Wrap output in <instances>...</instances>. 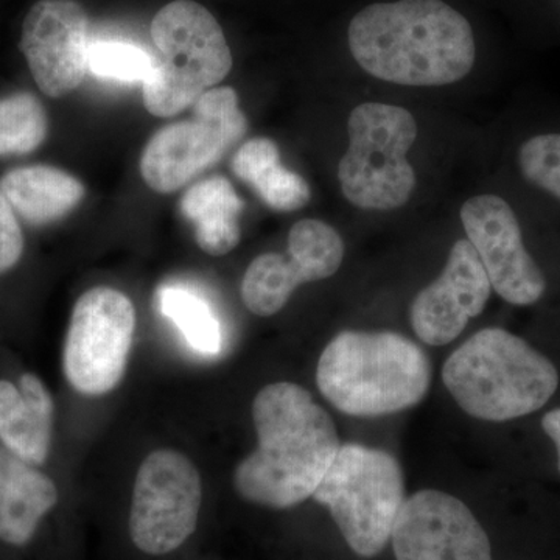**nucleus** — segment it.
Listing matches in <instances>:
<instances>
[{
	"mask_svg": "<svg viewBox=\"0 0 560 560\" xmlns=\"http://www.w3.org/2000/svg\"><path fill=\"white\" fill-rule=\"evenodd\" d=\"M24 254V235L16 213L0 194V275L11 270Z\"/></svg>",
	"mask_w": 560,
	"mask_h": 560,
	"instance_id": "obj_25",
	"label": "nucleus"
},
{
	"mask_svg": "<svg viewBox=\"0 0 560 560\" xmlns=\"http://www.w3.org/2000/svg\"><path fill=\"white\" fill-rule=\"evenodd\" d=\"M90 18L75 0H39L22 24V55L47 97L79 90L90 70Z\"/></svg>",
	"mask_w": 560,
	"mask_h": 560,
	"instance_id": "obj_13",
	"label": "nucleus"
},
{
	"mask_svg": "<svg viewBox=\"0 0 560 560\" xmlns=\"http://www.w3.org/2000/svg\"><path fill=\"white\" fill-rule=\"evenodd\" d=\"M345 243L330 224L301 220L291 228L289 254L256 257L242 280V300L257 316L282 311L302 283L318 282L340 270Z\"/></svg>",
	"mask_w": 560,
	"mask_h": 560,
	"instance_id": "obj_11",
	"label": "nucleus"
},
{
	"mask_svg": "<svg viewBox=\"0 0 560 560\" xmlns=\"http://www.w3.org/2000/svg\"><path fill=\"white\" fill-rule=\"evenodd\" d=\"M541 429L550 438L552 444H555L556 452H558V469L560 474V408H555V410L544 415V418H541Z\"/></svg>",
	"mask_w": 560,
	"mask_h": 560,
	"instance_id": "obj_26",
	"label": "nucleus"
},
{
	"mask_svg": "<svg viewBox=\"0 0 560 560\" xmlns=\"http://www.w3.org/2000/svg\"><path fill=\"white\" fill-rule=\"evenodd\" d=\"M201 477L183 453L156 451L143 460L132 489L130 534L147 555L175 551L197 529Z\"/></svg>",
	"mask_w": 560,
	"mask_h": 560,
	"instance_id": "obj_10",
	"label": "nucleus"
},
{
	"mask_svg": "<svg viewBox=\"0 0 560 560\" xmlns=\"http://www.w3.org/2000/svg\"><path fill=\"white\" fill-rule=\"evenodd\" d=\"M194 106L190 120L162 128L140 158V175L158 194L183 189L215 165L248 131L237 92L231 88H213Z\"/></svg>",
	"mask_w": 560,
	"mask_h": 560,
	"instance_id": "obj_8",
	"label": "nucleus"
},
{
	"mask_svg": "<svg viewBox=\"0 0 560 560\" xmlns=\"http://www.w3.org/2000/svg\"><path fill=\"white\" fill-rule=\"evenodd\" d=\"M135 330V305L127 294L109 287L86 291L73 307L62 353L70 386L88 396L116 388L127 370Z\"/></svg>",
	"mask_w": 560,
	"mask_h": 560,
	"instance_id": "obj_9",
	"label": "nucleus"
},
{
	"mask_svg": "<svg viewBox=\"0 0 560 560\" xmlns=\"http://www.w3.org/2000/svg\"><path fill=\"white\" fill-rule=\"evenodd\" d=\"M158 304L183 331L191 349L202 355H217L221 350V326L209 302L197 293L179 285H165L158 291Z\"/></svg>",
	"mask_w": 560,
	"mask_h": 560,
	"instance_id": "obj_21",
	"label": "nucleus"
},
{
	"mask_svg": "<svg viewBox=\"0 0 560 560\" xmlns=\"http://www.w3.org/2000/svg\"><path fill=\"white\" fill-rule=\"evenodd\" d=\"M57 501V486L49 477L0 447V540L16 547L28 544Z\"/></svg>",
	"mask_w": 560,
	"mask_h": 560,
	"instance_id": "obj_17",
	"label": "nucleus"
},
{
	"mask_svg": "<svg viewBox=\"0 0 560 560\" xmlns=\"http://www.w3.org/2000/svg\"><path fill=\"white\" fill-rule=\"evenodd\" d=\"M390 540L397 560H493L481 523L441 490H419L405 500Z\"/></svg>",
	"mask_w": 560,
	"mask_h": 560,
	"instance_id": "obj_14",
	"label": "nucleus"
},
{
	"mask_svg": "<svg viewBox=\"0 0 560 560\" xmlns=\"http://www.w3.org/2000/svg\"><path fill=\"white\" fill-rule=\"evenodd\" d=\"M150 33L161 54L143 83V105L153 116H176L231 72L232 54L223 28L201 3L173 0L158 11Z\"/></svg>",
	"mask_w": 560,
	"mask_h": 560,
	"instance_id": "obj_5",
	"label": "nucleus"
},
{
	"mask_svg": "<svg viewBox=\"0 0 560 560\" xmlns=\"http://www.w3.org/2000/svg\"><path fill=\"white\" fill-rule=\"evenodd\" d=\"M348 132V151L338 165L346 200L366 210L407 205L416 187L407 154L418 138V124L410 110L363 103L350 113Z\"/></svg>",
	"mask_w": 560,
	"mask_h": 560,
	"instance_id": "obj_7",
	"label": "nucleus"
},
{
	"mask_svg": "<svg viewBox=\"0 0 560 560\" xmlns=\"http://www.w3.org/2000/svg\"><path fill=\"white\" fill-rule=\"evenodd\" d=\"M54 400L36 375L24 374L20 388L0 381V442L33 464L46 463L54 427Z\"/></svg>",
	"mask_w": 560,
	"mask_h": 560,
	"instance_id": "obj_16",
	"label": "nucleus"
},
{
	"mask_svg": "<svg viewBox=\"0 0 560 560\" xmlns=\"http://www.w3.org/2000/svg\"><path fill=\"white\" fill-rule=\"evenodd\" d=\"M231 167L234 175L253 187L272 210L294 212L311 201L307 180L280 164L279 147L275 140L256 138L243 143Z\"/></svg>",
	"mask_w": 560,
	"mask_h": 560,
	"instance_id": "obj_20",
	"label": "nucleus"
},
{
	"mask_svg": "<svg viewBox=\"0 0 560 560\" xmlns=\"http://www.w3.org/2000/svg\"><path fill=\"white\" fill-rule=\"evenodd\" d=\"M90 70L95 77L145 83L156 61L138 46L127 43H97L90 47Z\"/></svg>",
	"mask_w": 560,
	"mask_h": 560,
	"instance_id": "obj_23",
	"label": "nucleus"
},
{
	"mask_svg": "<svg viewBox=\"0 0 560 560\" xmlns=\"http://www.w3.org/2000/svg\"><path fill=\"white\" fill-rule=\"evenodd\" d=\"M523 176L560 200V135L526 140L518 153Z\"/></svg>",
	"mask_w": 560,
	"mask_h": 560,
	"instance_id": "obj_24",
	"label": "nucleus"
},
{
	"mask_svg": "<svg viewBox=\"0 0 560 560\" xmlns=\"http://www.w3.org/2000/svg\"><path fill=\"white\" fill-rule=\"evenodd\" d=\"M47 135L49 119L35 94L22 91L0 98V158L31 154Z\"/></svg>",
	"mask_w": 560,
	"mask_h": 560,
	"instance_id": "obj_22",
	"label": "nucleus"
},
{
	"mask_svg": "<svg viewBox=\"0 0 560 560\" xmlns=\"http://www.w3.org/2000/svg\"><path fill=\"white\" fill-rule=\"evenodd\" d=\"M0 194L16 217L33 226H44L69 215L83 200L84 186L61 168L27 165L0 178Z\"/></svg>",
	"mask_w": 560,
	"mask_h": 560,
	"instance_id": "obj_18",
	"label": "nucleus"
},
{
	"mask_svg": "<svg viewBox=\"0 0 560 560\" xmlns=\"http://www.w3.org/2000/svg\"><path fill=\"white\" fill-rule=\"evenodd\" d=\"M313 499L329 508L352 551L374 558L390 540L407 500L400 464L377 448L341 445Z\"/></svg>",
	"mask_w": 560,
	"mask_h": 560,
	"instance_id": "obj_6",
	"label": "nucleus"
},
{
	"mask_svg": "<svg viewBox=\"0 0 560 560\" xmlns=\"http://www.w3.org/2000/svg\"><path fill=\"white\" fill-rule=\"evenodd\" d=\"M316 383L337 410L375 418L418 405L429 393L431 364L396 331L346 330L320 353Z\"/></svg>",
	"mask_w": 560,
	"mask_h": 560,
	"instance_id": "obj_3",
	"label": "nucleus"
},
{
	"mask_svg": "<svg viewBox=\"0 0 560 560\" xmlns=\"http://www.w3.org/2000/svg\"><path fill=\"white\" fill-rule=\"evenodd\" d=\"M253 420L259 444L235 469V490L275 510L311 499L341 447L329 412L307 389L280 382L257 394Z\"/></svg>",
	"mask_w": 560,
	"mask_h": 560,
	"instance_id": "obj_1",
	"label": "nucleus"
},
{
	"mask_svg": "<svg viewBox=\"0 0 560 560\" xmlns=\"http://www.w3.org/2000/svg\"><path fill=\"white\" fill-rule=\"evenodd\" d=\"M460 221L499 296L518 307L539 302L547 279L525 248L511 206L497 195H480L464 202Z\"/></svg>",
	"mask_w": 560,
	"mask_h": 560,
	"instance_id": "obj_12",
	"label": "nucleus"
},
{
	"mask_svg": "<svg viewBox=\"0 0 560 560\" xmlns=\"http://www.w3.org/2000/svg\"><path fill=\"white\" fill-rule=\"evenodd\" d=\"M348 38L361 68L401 86L456 83L477 54L469 21L442 0L374 3L350 21Z\"/></svg>",
	"mask_w": 560,
	"mask_h": 560,
	"instance_id": "obj_2",
	"label": "nucleus"
},
{
	"mask_svg": "<svg viewBox=\"0 0 560 560\" xmlns=\"http://www.w3.org/2000/svg\"><path fill=\"white\" fill-rule=\"evenodd\" d=\"M490 291L492 285L477 250L467 238H460L453 245L440 278L412 302V330L427 345H448L463 334L471 318L481 315Z\"/></svg>",
	"mask_w": 560,
	"mask_h": 560,
	"instance_id": "obj_15",
	"label": "nucleus"
},
{
	"mask_svg": "<svg viewBox=\"0 0 560 560\" xmlns=\"http://www.w3.org/2000/svg\"><path fill=\"white\" fill-rule=\"evenodd\" d=\"M442 381L471 418L508 422L541 410L558 393V368L518 335L488 327L460 345Z\"/></svg>",
	"mask_w": 560,
	"mask_h": 560,
	"instance_id": "obj_4",
	"label": "nucleus"
},
{
	"mask_svg": "<svg viewBox=\"0 0 560 560\" xmlns=\"http://www.w3.org/2000/svg\"><path fill=\"white\" fill-rule=\"evenodd\" d=\"M245 202L223 176H212L187 189L180 212L195 228L198 246L209 256H224L241 243L238 217Z\"/></svg>",
	"mask_w": 560,
	"mask_h": 560,
	"instance_id": "obj_19",
	"label": "nucleus"
}]
</instances>
